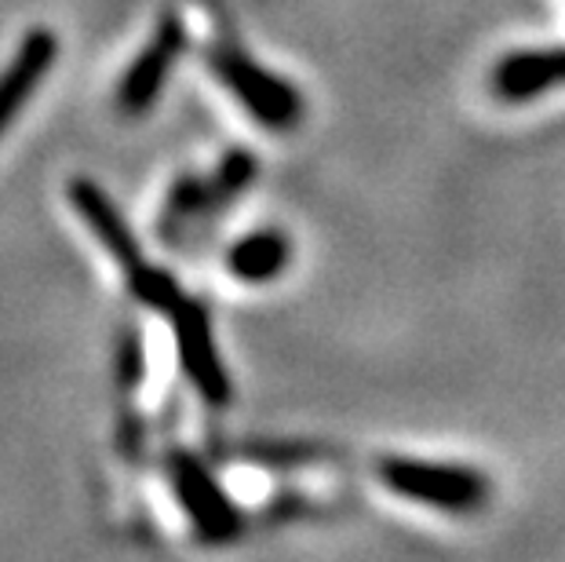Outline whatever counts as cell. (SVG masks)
Masks as SVG:
<instances>
[{
  "label": "cell",
  "mask_w": 565,
  "mask_h": 562,
  "mask_svg": "<svg viewBox=\"0 0 565 562\" xmlns=\"http://www.w3.org/2000/svg\"><path fill=\"white\" fill-rule=\"evenodd\" d=\"M204 66L212 70V77L220 81L237 99V106L259 121L267 131H292L307 114L303 92H299L292 81H285L281 74H274L252 59L234 38H215L204 47Z\"/></svg>",
  "instance_id": "obj_1"
},
{
  "label": "cell",
  "mask_w": 565,
  "mask_h": 562,
  "mask_svg": "<svg viewBox=\"0 0 565 562\" xmlns=\"http://www.w3.org/2000/svg\"><path fill=\"white\" fill-rule=\"evenodd\" d=\"M376 483L387 494L441 516H478L492 497V483L471 464L402 457V453L376 460Z\"/></svg>",
  "instance_id": "obj_2"
},
{
  "label": "cell",
  "mask_w": 565,
  "mask_h": 562,
  "mask_svg": "<svg viewBox=\"0 0 565 562\" xmlns=\"http://www.w3.org/2000/svg\"><path fill=\"white\" fill-rule=\"evenodd\" d=\"M168 483H172L179 508H183V516L190 519L204 544L234 541L245 530L242 508L234 505L231 494L220 486V478L209 471V464L198 453H168Z\"/></svg>",
  "instance_id": "obj_3"
},
{
  "label": "cell",
  "mask_w": 565,
  "mask_h": 562,
  "mask_svg": "<svg viewBox=\"0 0 565 562\" xmlns=\"http://www.w3.org/2000/svg\"><path fill=\"white\" fill-rule=\"evenodd\" d=\"M256 176H259V161L245 147H234L209 176H183L164 198L161 231L175 234L190 223L215 216L220 209L234 205Z\"/></svg>",
  "instance_id": "obj_4"
},
{
  "label": "cell",
  "mask_w": 565,
  "mask_h": 562,
  "mask_svg": "<svg viewBox=\"0 0 565 562\" xmlns=\"http://www.w3.org/2000/svg\"><path fill=\"white\" fill-rule=\"evenodd\" d=\"M164 318L172 321L179 369H183V377L190 380V388H194L212 410L231 405L234 384H231V373H226V365L220 358V347H215L209 307L183 293L172 307L164 310Z\"/></svg>",
  "instance_id": "obj_5"
},
{
  "label": "cell",
  "mask_w": 565,
  "mask_h": 562,
  "mask_svg": "<svg viewBox=\"0 0 565 562\" xmlns=\"http://www.w3.org/2000/svg\"><path fill=\"white\" fill-rule=\"evenodd\" d=\"M186 52V26L175 11H164L158 30H153L150 44L131 59V66L125 70L121 85H117V106L128 117L147 114L153 103L161 99L164 81L172 77V70L179 63V55Z\"/></svg>",
  "instance_id": "obj_6"
},
{
  "label": "cell",
  "mask_w": 565,
  "mask_h": 562,
  "mask_svg": "<svg viewBox=\"0 0 565 562\" xmlns=\"http://www.w3.org/2000/svg\"><path fill=\"white\" fill-rule=\"evenodd\" d=\"M555 88H565V44L519 47L500 55L489 70V92L508 106L533 103Z\"/></svg>",
  "instance_id": "obj_7"
},
{
  "label": "cell",
  "mask_w": 565,
  "mask_h": 562,
  "mask_svg": "<svg viewBox=\"0 0 565 562\" xmlns=\"http://www.w3.org/2000/svg\"><path fill=\"white\" fill-rule=\"evenodd\" d=\"M66 194H70V205H74L77 216L88 223V231L99 237V245L117 259V267L125 271V278H131L136 271L147 267V256H142L139 242L131 237L125 216L117 212L114 201L103 194L99 183H92V179H84V176H74L66 187Z\"/></svg>",
  "instance_id": "obj_8"
},
{
  "label": "cell",
  "mask_w": 565,
  "mask_h": 562,
  "mask_svg": "<svg viewBox=\"0 0 565 562\" xmlns=\"http://www.w3.org/2000/svg\"><path fill=\"white\" fill-rule=\"evenodd\" d=\"M58 59V38L52 30H30L26 41L19 44V52L11 55V63L0 74V136L8 131L11 117L30 103V95L38 92L47 70Z\"/></svg>",
  "instance_id": "obj_9"
},
{
  "label": "cell",
  "mask_w": 565,
  "mask_h": 562,
  "mask_svg": "<svg viewBox=\"0 0 565 562\" xmlns=\"http://www.w3.org/2000/svg\"><path fill=\"white\" fill-rule=\"evenodd\" d=\"M288 259H292V242H288V234L267 226V231L242 234L231 248H226V274L245 285H267L274 278H281Z\"/></svg>",
  "instance_id": "obj_10"
}]
</instances>
